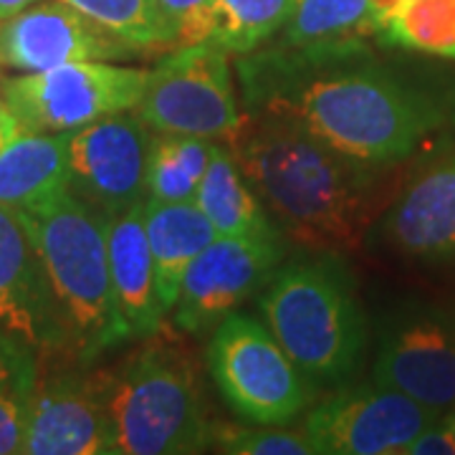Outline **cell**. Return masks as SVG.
I'll return each instance as SVG.
<instances>
[{
  "mask_svg": "<svg viewBox=\"0 0 455 455\" xmlns=\"http://www.w3.org/2000/svg\"><path fill=\"white\" fill-rule=\"evenodd\" d=\"M238 76L251 114L291 119L367 167L405 160L445 124L438 101L372 64L367 46L251 51Z\"/></svg>",
  "mask_w": 455,
  "mask_h": 455,
  "instance_id": "obj_1",
  "label": "cell"
},
{
  "mask_svg": "<svg viewBox=\"0 0 455 455\" xmlns=\"http://www.w3.org/2000/svg\"><path fill=\"white\" fill-rule=\"evenodd\" d=\"M230 142L248 185L291 238L326 253L362 243L370 226L367 164L274 114H253Z\"/></svg>",
  "mask_w": 455,
  "mask_h": 455,
  "instance_id": "obj_2",
  "label": "cell"
},
{
  "mask_svg": "<svg viewBox=\"0 0 455 455\" xmlns=\"http://www.w3.org/2000/svg\"><path fill=\"white\" fill-rule=\"evenodd\" d=\"M16 212L44 263L66 359L86 367L132 339L114 296L107 223L68 190Z\"/></svg>",
  "mask_w": 455,
  "mask_h": 455,
  "instance_id": "obj_3",
  "label": "cell"
},
{
  "mask_svg": "<svg viewBox=\"0 0 455 455\" xmlns=\"http://www.w3.org/2000/svg\"><path fill=\"white\" fill-rule=\"evenodd\" d=\"M260 314L296 367L339 382L357 370L367 326L352 278L334 256L296 259L266 278Z\"/></svg>",
  "mask_w": 455,
  "mask_h": 455,
  "instance_id": "obj_4",
  "label": "cell"
},
{
  "mask_svg": "<svg viewBox=\"0 0 455 455\" xmlns=\"http://www.w3.org/2000/svg\"><path fill=\"white\" fill-rule=\"evenodd\" d=\"M114 455H188L208 451L212 425L190 362L175 347L149 344L104 372Z\"/></svg>",
  "mask_w": 455,
  "mask_h": 455,
  "instance_id": "obj_5",
  "label": "cell"
},
{
  "mask_svg": "<svg viewBox=\"0 0 455 455\" xmlns=\"http://www.w3.org/2000/svg\"><path fill=\"white\" fill-rule=\"evenodd\" d=\"M208 367L228 407L253 425L289 423L314 397L309 374L293 364L268 326L248 314L230 311L215 324Z\"/></svg>",
  "mask_w": 455,
  "mask_h": 455,
  "instance_id": "obj_6",
  "label": "cell"
},
{
  "mask_svg": "<svg viewBox=\"0 0 455 455\" xmlns=\"http://www.w3.org/2000/svg\"><path fill=\"white\" fill-rule=\"evenodd\" d=\"M149 71L109 61H71L3 82V104L23 132H74L132 112Z\"/></svg>",
  "mask_w": 455,
  "mask_h": 455,
  "instance_id": "obj_7",
  "label": "cell"
},
{
  "mask_svg": "<svg viewBox=\"0 0 455 455\" xmlns=\"http://www.w3.org/2000/svg\"><path fill=\"white\" fill-rule=\"evenodd\" d=\"M134 109L149 130L203 140H233L245 122L228 51L211 41L182 46L155 66Z\"/></svg>",
  "mask_w": 455,
  "mask_h": 455,
  "instance_id": "obj_8",
  "label": "cell"
},
{
  "mask_svg": "<svg viewBox=\"0 0 455 455\" xmlns=\"http://www.w3.org/2000/svg\"><path fill=\"white\" fill-rule=\"evenodd\" d=\"M443 418L403 392L379 385L341 387L307 418L304 433L322 455H395Z\"/></svg>",
  "mask_w": 455,
  "mask_h": 455,
  "instance_id": "obj_9",
  "label": "cell"
},
{
  "mask_svg": "<svg viewBox=\"0 0 455 455\" xmlns=\"http://www.w3.org/2000/svg\"><path fill=\"white\" fill-rule=\"evenodd\" d=\"M130 112L68 132V193L107 223L142 203L149 134Z\"/></svg>",
  "mask_w": 455,
  "mask_h": 455,
  "instance_id": "obj_10",
  "label": "cell"
},
{
  "mask_svg": "<svg viewBox=\"0 0 455 455\" xmlns=\"http://www.w3.org/2000/svg\"><path fill=\"white\" fill-rule=\"evenodd\" d=\"M281 259V235H218L182 276L175 324L190 334L215 326L276 271Z\"/></svg>",
  "mask_w": 455,
  "mask_h": 455,
  "instance_id": "obj_11",
  "label": "cell"
},
{
  "mask_svg": "<svg viewBox=\"0 0 455 455\" xmlns=\"http://www.w3.org/2000/svg\"><path fill=\"white\" fill-rule=\"evenodd\" d=\"M20 453L114 455L104 372H61L36 379Z\"/></svg>",
  "mask_w": 455,
  "mask_h": 455,
  "instance_id": "obj_12",
  "label": "cell"
},
{
  "mask_svg": "<svg viewBox=\"0 0 455 455\" xmlns=\"http://www.w3.org/2000/svg\"><path fill=\"white\" fill-rule=\"evenodd\" d=\"M134 49L64 0H36L0 20V64L20 74L71 61H116Z\"/></svg>",
  "mask_w": 455,
  "mask_h": 455,
  "instance_id": "obj_13",
  "label": "cell"
},
{
  "mask_svg": "<svg viewBox=\"0 0 455 455\" xmlns=\"http://www.w3.org/2000/svg\"><path fill=\"white\" fill-rule=\"evenodd\" d=\"M0 331L36 357L66 359L44 263L20 215L8 205H0Z\"/></svg>",
  "mask_w": 455,
  "mask_h": 455,
  "instance_id": "obj_14",
  "label": "cell"
},
{
  "mask_svg": "<svg viewBox=\"0 0 455 455\" xmlns=\"http://www.w3.org/2000/svg\"><path fill=\"white\" fill-rule=\"evenodd\" d=\"M374 385L448 412L455 407V326L433 314L392 322L377 349Z\"/></svg>",
  "mask_w": 455,
  "mask_h": 455,
  "instance_id": "obj_15",
  "label": "cell"
},
{
  "mask_svg": "<svg viewBox=\"0 0 455 455\" xmlns=\"http://www.w3.org/2000/svg\"><path fill=\"white\" fill-rule=\"evenodd\" d=\"M385 235L410 256L455 260V152L407 188L385 218Z\"/></svg>",
  "mask_w": 455,
  "mask_h": 455,
  "instance_id": "obj_16",
  "label": "cell"
},
{
  "mask_svg": "<svg viewBox=\"0 0 455 455\" xmlns=\"http://www.w3.org/2000/svg\"><path fill=\"white\" fill-rule=\"evenodd\" d=\"M107 253L114 296L130 326V334L134 339L157 334L167 311L160 301L152 251L147 241L145 200L107 220Z\"/></svg>",
  "mask_w": 455,
  "mask_h": 455,
  "instance_id": "obj_17",
  "label": "cell"
},
{
  "mask_svg": "<svg viewBox=\"0 0 455 455\" xmlns=\"http://www.w3.org/2000/svg\"><path fill=\"white\" fill-rule=\"evenodd\" d=\"M68 190V132H18L0 145V205L33 208Z\"/></svg>",
  "mask_w": 455,
  "mask_h": 455,
  "instance_id": "obj_18",
  "label": "cell"
},
{
  "mask_svg": "<svg viewBox=\"0 0 455 455\" xmlns=\"http://www.w3.org/2000/svg\"><path fill=\"white\" fill-rule=\"evenodd\" d=\"M145 230L160 301L170 314L178 304L188 266L218 238V233L196 203H164L155 197L145 200Z\"/></svg>",
  "mask_w": 455,
  "mask_h": 455,
  "instance_id": "obj_19",
  "label": "cell"
},
{
  "mask_svg": "<svg viewBox=\"0 0 455 455\" xmlns=\"http://www.w3.org/2000/svg\"><path fill=\"white\" fill-rule=\"evenodd\" d=\"M196 205L205 212L218 235H281L226 147L212 145L211 164L197 188Z\"/></svg>",
  "mask_w": 455,
  "mask_h": 455,
  "instance_id": "obj_20",
  "label": "cell"
},
{
  "mask_svg": "<svg viewBox=\"0 0 455 455\" xmlns=\"http://www.w3.org/2000/svg\"><path fill=\"white\" fill-rule=\"evenodd\" d=\"M377 33L370 0H293L278 46L352 49Z\"/></svg>",
  "mask_w": 455,
  "mask_h": 455,
  "instance_id": "obj_21",
  "label": "cell"
},
{
  "mask_svg": "<svg viewBox=\"0 0 455 455\" xmlns=\"http://www.w3.org/2000/svg\"><path fill=\"white\" fill-rule=\"evenodd\" d=\"M212 140L163 134L147 155V193L164 203H196L197 188L208 172Z\"/></svg>",
  "mask_w": 455,
  "mask_h": 455,
  "instance_id": "obj_22",
  "label": "cell"
},
{
  "mask_svg": "<svg viewBox=\"0 0 455 455\" xmlns=\"http://www.w3.org/2000/svg\"><path fill=\"white\" fill-rule=\"evenodd\" d=\"M291 8L293 0H212L211 44L245 56L286 26Z\"/></svg>",
  "mask_w": 455,
  "mask_h": 455,
  "instance_id": "obj_23",
  "label": "cell"
},
{
  "mask_svg": "<svg viewBox=\"0 0 455 455\" xmlns=\"http://www.w3.org/2000/svg\"><path fill=\"white\" fill-rule=\"evenodd\" d=\"M382 36L403 49L455 59V0H405Z\"/></svg>",
  "mask_w": 455,
  "mask_h": 455,
  "instance_id": "obj_24",
  "label": "cell"
},
{
  "mask_svg": "<svg viewBox=\"0 0 455 455\" xmlns=\"http://www.w3.org/2000/svg\"><path fill=\"white\" fill-rule=\"evenodd\" d=\"M134 51L164 49L170 36L157 0H64Z\"/></svg>",
  "mask_w": 455,
  "mask_h": 455,
  "instance_id": "obj_25",
  "label": "cell"
},
{
  "mask_svg": "<svg viewBox=\"0 0 455 455\" xmlns=\"http://www.w3.org/2000/svg\"><path fill=\"white\" fill-rule=\"evenodd\" d=\"M220 453L230 455H314L307 433L283 430L281 425H212V443Z\"/></svg>",
  "mask_w": 455,
  "mask_h": 455,
  "instance_id": "obj_26",
  "label": "cell"
},
{
  "mask_svg": "<svg viewBox=\"0 0 455 455\" xmlns=\"http://www.w3.org/2000/svg\"><path fill=\"white\" fill-rule=\"evenodd\" d=\"M170 46L205 44L212 36V0H157Z\"/></svg>",
  "mask_w": 455,
  "mask_h": 455,
  "instance_id": "obj_27",
  "label": "cell"
},
{
  "mask_svg": "<svg viewBox=\"0 0 455 455\" xmlns=\"http://www.w3.org/2000/svg\"><path fill=\"white\" fill-rule=\"evenodd\" d=\"M38 379V357L0 331V390L31 395Z\"/></svg>",
  "mask_w": 455,
  "mask_h": 455,
  "instance_id": "obj_28",
  "label": "cell"
},
{
  "mask_svg": "<svg viewBox=\"0 0 455 455\" xmlns=\"http://www.w3.org/2000/svg\"><path fill=\"white\" fill-rule=\"evenodd\" d=\"M28 418V395L0 390V455L20 453Z\"/></svg>",
  "mask_w": 455,
  "mask_h": 455,
  "instance_id": "obj_29",
  "label": "cell"
},
{
  "mask_svg": "<svg viewBox=\"0 0 455 455\" xmlns=\"http://www.w3.org/2000/svg\"><path fill=\"white\" fill-rule=\"evenodd\" d=\"M405 455H455V438L445 423V412L407 445Z\"/></svg>",
  "mask_w": 455,
  "mask_h": 455,
  "instance_id": "obj_30",
  "label": "cell"
},
{
  "mask_svg": "<svg viewBox=\"0 0 455 455\" xmlns=\"http://www.w3.org/2000/svg\"><path fill=\"white\" fill-rule=\"evenodd\" d=\"M18 132H23V130H20V124L16 122V116L8 112V109H5V104L0 101V145H3V142H8V140H11L13 134H18Z\"/></svg>",
  "mask_w": 455,
  "mask_h": 455,
  "instance_id": "obj_31",
  "label": "cell"
},
{
  "mask_svg": "<svg viewBox=\"0 0 455 455\" xmlns=\"http://www.w3.org/2000/svg\"><path fill=\"white\" fill-rule=\"evenodd\" d=\"M36 0H0V20L8 16H13L18 11H23L26 5H31Z\"/></svg>",
  "mask_w": 455,
  "mask_h": 455,
  "instance_id": "obj_32",
  "label": "cell"
},
{
  "mask_svg": "<svg viewBox=\"0 0 455 455\" xmlns=\"http://www.w3.org/2000/svg\"><path fill=\"white\" fill-rule=\"evenodd\" d=\"M445 423H448V427H451V433H453L455 438V407H451V410L445 412Z\"/></svg>",
  "mask_w": 455,
  "mask_h": 455,
  "instance_id": "obj_33",
  "label": "cell"
}]
</instances>
